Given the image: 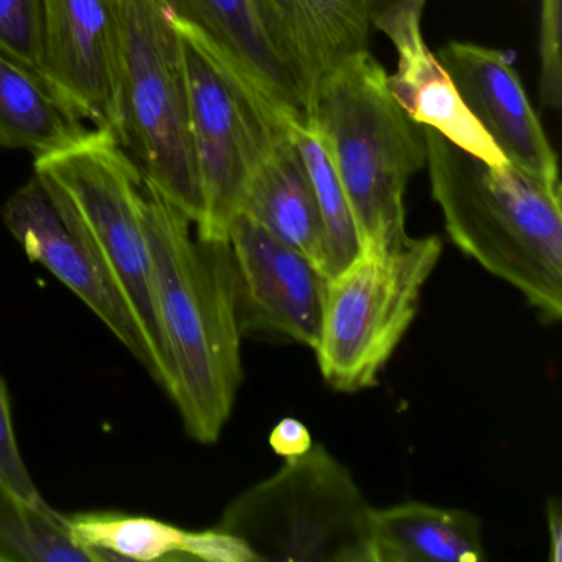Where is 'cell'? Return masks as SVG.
<instances>
[{"label":"cell","mask_w":562,"mask_h":562,"mask_svg":"<svg viewBox=\"0 0 562 562\" xmlns=\"http://www.w3.org/2000/svg\"><path fill=\"white\" fill-rule=\"evenodd\" d=\"M548 529H549V559L554 562L561 561L562 548V516L558 499L549 502L548 505Z\"/></svg>","instance_id":"27"},{"label":"cell","mask_w":562,"mask_h":562,"mask_svg":"<svg viewBox=\"0 0 562 562\" xmlns=\"http://www.w3.org/2000/svg\"><path fill=\"white\" fill-rule=\"evenodd\" d=\"M0 488L18 496L31 505L45 503L38 492L15 437L14 420H12L11 400L4 378L0 376Z\"/></svg>","instance_id":"24"},{"label":"cell","mask_w":562,"mask_h":562,"mask_svg":"<svg viewBox=\"0 0 562 562\" xmlns=\"http://www.w3.org/2000/svg\"><path fill=\"white\" fill-rule=\"evenodd\" d=\"M436 57L467 110L509 166L541 179L561 180L558 156L518 74L502 50L449 42Z\"/></svg>","instance_id":"11"},{"label":"cell","mask_w":562,"mask_h":562,"mask_svg":"<svg viewBox=\"0 0 562 562\" xmlns=\"http://www.w3.org/2000/svg\"><path fill=\"white\" fill-rule=\"evenodd\" d=\"M373 562H479L485 558L472 513L407 502L373 509Z\"/></svg>","instance_id":"17"},{"label":"cell","mask_w":562,"mask_h":562,"mask_svg":"<svg viewBox=\"0 0 562 562\" xmlns=\"http://www.w3.org/2000/svg\"><path fill=\"white\" fill-rule=\"evenodd\" d=\"M305 116L344 187L360 248L403 241L404 195L426 167V140L391 94L383 65L358 52L322 81Z\"/></svg>","instance_id":"3"},{"label":"cell","mask_w":562,"mask_h":562,"mask_svg":"<svg viewBox=\"0 0 562 562\" xmlns=\"http://www.w3.org/2000/svg\"><path fill=\"white\" fill-rule=\"evenodd\" d=\"M166 393L200 443H215L243 381L236 276L228 243L193 238V223L144 182Z\"/></svg>","instance_id":"1"},{"label":"cell","mask_w":562,"mask_h":562,"mask_svg":"<svg viewBox=\"0 0 562 562\" xmlns=\"http://www.w3.org/2000/svg\"><path fill=\"white\" fill-rule=\"evenodd\" d=\"M93 562L68 532L67 515L0 488V562Z\"/></svg>","instance_id":"20"},{"label":"cell","mask_w":562,"mask_h":562,"mask_svg":"<svg viewBox=\"0 0 562 562\" xmlns=\"http://www.w3.org/2000/svg\"><path fill=\"white\" fill-rule=\"evenodd\" d=\"M182 559L209 562L256 561L251 549L232 532L215 528L209 531H187Z\"/></svg>","instance_id":"25"},{"label":"cell","mask_w":562,"mask_h":562,"mask_svg":"<svg viewBox=\"0 0 562 562\" xmlns=\"http://www.w3.org/2000/svg\"><path fill=\"white\" fill-rule=\"evenodd\" d=\"M120 74L116 0H45L44 80L97 130L113 133Z\"/></svg>","instance_id":"10"},{"label":"cell","mask_w":562,"mask_h":562,"mask_svg":"<svg viewBox=\"0 0 562 562\" xmlns=\"http://www.w3.org/2000/svg\"><path fill=\"white\" fill-rule=\"evenodd\" d=\"M241 335L315 348L328 279L302 252L239 213L228 233Z\"/></svg>","instance_id":"9"},{"label":"cell","mask_w":562,"mask_h":562,"mask_svg":"<svg viewBox=\"0 0 562 562\" xmlns=\"http://www.w3.org/2000/svg\"><path fill=\"white\" fill-rule=\"evenodd\" d=\"M289 131L317 196L331 278L360 251L357 226L334 164L311 121L304 116L297 123L289 124Z\"/></svg>","instance_id":"21"},{"label":"cell","mask_w":562,"mask_h":562,"mask_svg":"<svg viewBox=\"0 0 562 562\" xmlns=\"http://www.w3.org/2000/svg\"><path fill=\"white\" fill-rule=\"evenodd\" d=\"M162 2L179 27L190 32L284 123L305 116L301 91L272 48L251 0Z\"/></svg>","instance_id":"15"},{"label":"cell","mask_w":562,"mask_h":562,"mask_svg":"<svg viewBox=\"0 0 562 562\" xmlns=\"http://www.w3.org/2000/svg\"><path fill=\"white\" fill-rule=\"evenodd\" d=\"M35 179L120 295L146 347L147 371L166 390L139 170L110 131L94 130L75 146L35 159Z\"/></svg>","instance_id":"4"},{"label":"cell","mask_w":562,"mask_h":562,"mask_svg":"<svg viewBox=\"0 0 562 562\" xmlns=\"http://www.w3.org/2000/svg\"><path fill=\"white\" fill-rule=\"evenodd\" d=\"M177 25V24H176ZM189 83L193 146L203 215L196 236L228 243L249 180L289 124L226 70L195 37L179 27Z\"/></svg>","instance_id":"8"},{"label":"cell","mask_w":562,"mask_h":562,"mask_svg":"<svg viewBox=\"0 0 562 562\" xmlns=\"http://www.w3.org/2000/svg\"><path fill=\"white\" fill-rule=\"evenodd\" d=\"M269 443H271L272 450L284 460L304 456L314 446L311 430L295 417H284L279 420L278 426L269 436Z\"/></svg>","instance_id":"26"},{"label":"cell","mask_w":562,"mask_h":562,"mask_svg":"<svg viewBox=\"0 0 562 562\" xmlns=\"http://www.w3.org/2000/svg\"><path fill=\"white\" fill-rule=\"evenodd\" d=\"M68 532L91 561H170L182 559L186 529L149 516L116 512L67 515Z\"/></svg>","instance_id":"19"},{"label":"cell","mask_w":562,"mask_h":562,"mask_svg":"<svg viewBox=\"0 0 562 562\" xmlns=\"http://www.w3.org/2000/svg\"><path fill=\"white\" fill-rule=\"evenodd\" d=\"M44 37L45 0H0V54L34 71L42 80Z\"/></svg>","instance_id":"22"},{"label":"cell","mask_w":562,"mask_h":562,"mask_svg":"<svg viewBox=\"0 0 562 562\" xmlns=\"http://www.w3.org/2000/svg\"><path fill=\"white\" fill-rule=\"evenodd\" d=\"M121 74L114 139L147 186L193 225L203 215L182 37L162 0H116Z\"/></svg>","instance_id":"5"},{"label":"cell","mask_w":562,"mask_h":562,"mask_svg":"<svg viewBox=\"0 0 562 562\" xmlns=\"http://www.w3.org/2000/svg\"><path fill=\"white\" fill-rule=\"evenodd\" d=\"M91 131L38 75L0 54V149L27 150L41 159L75 146Z\"/></svg>","instance_id":"18"},{"label":"cell","mask_w":562,"mask_h":562,"mask_svg":"<svg viewBox=\"0 0 562 562\" xmlns=\"http://www.w3.org/2000/svg\"><path fill=\"white\" fill-rule=\"evenodd\" d=\"M420 127L430 193L453 245L518 289L546 321H561V180L492 166Z\"/></svg>","instance_id":"2"},{"label":"cell","mask_w":562,"mask_h":562,"mask_svg":"<svg viewBox=\"0 0 562 562\" xmlns=\"http://www.w3.org/2000/svg\"><path fill=\"white\" fill-rule=\"evenodd\" d=\"M239 213L297 249L330 278L317 196L289 127L252 173Z\"/></svg>","instance_id":"16"},{"label":"cell","mask_w":562,"mask_h":562,"mask_svg":"<svg viewBox=\"0 0 562 562\" xmlns=\"http://www.w3.org/2000/svg\"><path fill=\"white\" fill-rule=\"evenodd\" d=\"M259 22L297 85L305 110L322 81L368 50L374 19L396 0H251Z\"/></svg>","instance_id":"13"},{"label":"cell","mask_w":562,"mask_h":562,"mask_svg":"<svg viewBox=\"0 0 562 562\" xmlns=\"http://www.w3.org/2000/svg\"><path fill=\"white\" fill-rule=\"evenodd\" d=\"M2 220L27 258L44 266L81 299L147 370L146 347L130 312L35 177L5 202Z\"/></svg>","instance_id":"14"},{"label":"cell","mask_w":562,"mask_h":562,"mask_svg":"<svg viewBox=\"0 0 562 562\" xmlns=\"http://www.w3.org/2000/svg\"><path fill=\"white\" fill-rule=\"evenodd\" d=\"M442 255L437 236L387 248H360L327 281L315 353L322 376L341 393L378 384L384 364L409 330L420 294Z\"/></svg>","instance_id":"7"},{"label":"cell","mask_w":562,"mask_h":562,"mask_svg":"<svg viewBox=\"0 0 562 562\" xmlns=\"http://www.w3.org/2000/svg\"><path fill=\"white\" fill-rule=\"evenodd\" d=\"M426 0H396L374 19L373 29L396 48L397 70L387 75V88L396 103L417 126L430 130L460 149L492 166L506 159L488 134L470 114L423 35Z\"/></svg>","instance_id":"12"},{"label":"cell","mask_w":562,"mask_h":562,"mask_svg":"<svg viewBox=\"0 0 562 562\" xmlns=\"http://www.w3.org/2000/svg\"><path fill=\"white\" fill-rule=\"evenodd\" d=\"M561 0H539V97L551 110L562 106Z\"/></svg>","instance_id":"23"},{"label":"cell","mask_w":562,"mask_h":562,"mask_svg":"<svg viewBox=\"0 0 562 562\" xmlns=\"http://www.w3.org/2000/svg\"><path fill=\"white\" fill-rule=\"evenodd\" d=\"M373 509L350 470L314 443L236 496L216 528L256 561L373 562Z\"/></svg>","instance_id":"6"}]
</instances>
